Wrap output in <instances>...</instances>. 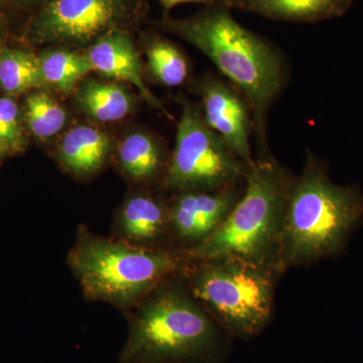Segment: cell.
<instances>
[{
    "label": "cell",
    "mask_w": 363,
    "mask_h": 363,
    "mask_svg": "<svg viewBox=\"0 0 363 363\" xmlns=\"http://www.w3.org/2000/svg\"><path fill=\"white\" fill-rule=\"evenodd\" d=\"M145 54L150 74L160 84L178 87L187 80L188 60L171 40L152 33L145 45Z\"/></svg>",
    "instance_id": "19"
},
{
    "label": "cell",
    "mask_w": 363,
    "mask_h": 363,
    "mask_svg": "<svg viewBox=\"0 0 363 363\" xmlns=\"http://www.w3.org/2000/svg\"><path fill=\"white\" fill-rule=\"evenodd\" d=\"M121 363H221L230 336L180 274L162 281L128 314Z\"/></svg>",
    "instance_id": "2"
},
{
    "label": "cell",
    "mask_w": 363,
    "mask_h": 363,
    "mask_svg": "<svg viewBox=\"0 0 363 363\" xmlns=\"http://www.w3.org/2000/svg\"><path fill=\"white\" fill-rule=\"evenodd\" d=\"M7 23H0V49L2 48V42L6 37Z\"/></svg>",
    "instance_id": "25"
},
{
    "label": "cell",
    "mask_w": 363,
    "mask_h": 363,
    "mask_svg": "<svg viewBox=\"0 0 363 363\" xmlns=\"http://www.w3.org/2000/svg\"><path fill=\"white\" fill-rule=\"evenodd\" d=\"M9 11L0 6V23H9Z\"/></svg>",
    "instance_id": "24"
},
{
    "label": "cell",
    "mask_w": 363,
    "mask_h": 363,
    "mask_svg": "<svg viewBox=\"0 0 363 363\" xmlns=\"http://www.w3.org/2000/svg\"><path fill=\"white\" fill-rule=\"evenodd\" d=\"M215 1L216 0H160L167 13L171 11L172 9H174V7L183 4H203V6H206L214 4Z\"/></svg>",
    "instance_id": "23"
},
{
    "label": "cell",
    "mask_w": 363,
    "mask_h": 363,
    "mask_svg": "<svg viewBox=\"0 0 363 363\" xmlns=\"http://www.w3.org/2000/svg\"><path fill=\"white\" fill-rule=\"evenodd\" d=\"M201 98L203 117L212 130L247 167L252 164L250 138L255 133L252 111L245 96L226 79L208 73L192 86Z\"/></svg>",
    "instance_id": "10"
},
{
    "label": "cell",
    "mask_w": 363,
    "mask_h": 363,
    "mask_svg": "<svg viewBox=\"0 0 363 363\" xmlns=\"http://www.w3.org/2000/svg\"><path fill=\"white\" fill-rule=\"evenodd\" d=\"M25 119L28 130L35 138L47 140L63 130L67 112L51 95L37 91L26 97Z\"/></svg>",
    "instance_id": "20"
},
{
    "label": "cell",
    "mask_w": 363,
    "mask_h": 363,
    "mask_svg": "<svg viewBox=\"0 0 363 363\" xmlns=\"http://www.w3.org/2000/svg\"><path fill=\"white\" fill-rule=\"evenodd\" d=\"M80 108L100 123H114L128 116L133 107L130 93L116 83L86 81L76 94Z\"/></svg>",
    "instance_id": "16"
},
{
    "label": "cell",
    "mask_w": 363,
    "mask_h": 363,
    "mask_svg": "<svg viewBox=\"0 0 363 363\" xmlns=\"http://www.w3.org/2000/svg\"><path fill=\"white\" fill-rule=\"evenodd\" d=\"M220 0L183 18L164 16L160 30L194 45L224 79L247 99L252 111L259 157H269V114L286 83V67L281 52L264 38L234 18Z\"/></svg>",
    "instance_id": "1"
},
{
    "label": "cell",
    "mask_w": 363,
    "mask_h": 363,
    "mask_svg": "<svg viewBox=\"0 0 363 363\" xmlns=\"http://www.w3.org/2000/svg\"><path fill=\"white\" fill-rule=\"evenodd\" d=\"M39 58L45 85L56 88L63 94L75 89L81 79L94 71L86 55L69 47L55 45L43 52Z\"/></svg>",
    "instance_id": "18"
},
{
    "label": "cell",
    "mask_w": 363,
    "mask_h": 363,
    "mask_svg": "<svg viewBox=\"0 0 363 363\" xmlns=\"http://www.w3.org/2000/svg\"><path fill=\"white\" fill-rule=\"evenodd\" d=\"M169 159L162 143L143 131L126 135L116 150L119 171L128 181L140 187H149L156 183L161 186Z\"/></svg>",
    "instance_id": "14"
},
{
    "label": "cell",
    "mask_w": 363,
    "mask_h": 363,
    "mask_svg": "<svg viewBox=\"0 0 363 363\" xmlns=\"http://www.w3.org/2000/svg\"><path fill=\"white\" fill-rule=\"evenodd\" d=\"M190 260L180 250L133 247L81 224L67 264L86 301L128 314L162 281L183 272Z\"/></svg>",
    "instance_id": "5"
},
{
    "label": "cell",
    "mask_w": 363,
    "mask_h": 363,
    "mask_svg": "<svg viewBox=\"0 0 363 363\" xmlns=\"http://www.w3.org/2000/svg\"><path fill=\"white\" fill-rule=\"evenodd\" d=\"M45 86L40 58L28 49H0V89L9 96Z\"/></svg>",
    "instance_id": "17"
},
{
    "label": "cell",
    "mask_w": 363,
    "mask_h": 363,
    "mask_svg": "<svg viewBox=\"0 0 363 363\" xmlns=\"http://www.w3.org/2000/svg\"><path fill=\"white\" fill-rule=\"evenodd\" d=\"M145 0H49L33 13L25 30L35 45L82 47L114 32H131L147 14Z\"/></svg>",
    "instance_id": "8"
},
{
    "label": "cell",
    "mask_w": 363,
    "mask_h": 363,
    "mask_svg": "<svg viewBox=\"0 0 363 363\" xmlns=\"http://www.w3.org/2000/svg\"><path fill=\"white\" fill-rule=\"evenodd\" d=\"M7 152H9V150L6 149V147H4V145H2L1 143H0V160L2 159V157H4V156H6V155L7 154Z\"/></svg>",
    "instance_id": "26"
},
{
    "label": "cell",
    "mask_w": 363,
    "mask_h": 363,
    "mask_svg": "<svg viewBox=\"0 0 363 363\" xmlns=\"http://www.w3.org/2000/svg\"><path fill=\"white\" fill-rule=\"evenodd\" d=\"M49 0H0V6L6 11H35L45 6Z\"/></svg>",
    "instance_id": "22"
},
{
    "label": "cell",
    "mask_w": 363,
    "mask_h": 363,
    "mask_svg": "<svg viewBox=\"0 0 363 363\" xmlns=\"http://www.w3.org/2000/svg\"><path fill=\"white\" fill-rule=\"evenodd\" d=\"M0 143L9 152L21 150L25 145L20 109L16 100L11 97L0 98Z\"/></svg>",
    "instance_id": "21"
},
{
    "label": "cell",
    "mask_w": 363,
    "mask_h": 363,
    "mask_svg": "<svg viewBox=\"0 0 363 363\" xmlns=\"http://www.w3.org/2000/svg\"><path fill=\"white\" fill-rule=\"evenodd\" d=\"M363 195L357 187L336 185L324 162L311 152L289 193L281 262L289 267L309 266L335 255L362 220Z\"/></svg>",
    "instance_id": "4"
},
{
    "label": "cell",
    "mask_w": 363,
    "mask_h": 363,
    "mask_svg": "<svg viewBox=\"0 0 363 363\" xmlns=\"http://www.w3.org/2000/svg\"><path fill=\"white\" fill-rule=\"evenodd\" d=\"M231 11L269 20L312 23L341 18L357 0H220Z\"/></svg>",
    "instance_id": "13"
},
{
    "label": "cell",
    "mask_w": 363,
    "mask_h": 363,
    "mask_svg": "<svg viewBox=\"0 0 363 363\" xmlns=\"http://www.w3.org/2000/svg\"><path fill=\"white\" fill-rule=\"evenodd\" d=\"M175 147L161 183L167 192L217 190L245 182L247 166L208 126L201 111L181 99Z\"/></svg>",
    "instance_id": "7"
},
{
    "label": "cell",
    "mask_w": 363,
    "mask_h": 363,
    "mask_svg": "<svg viewBox=\"0 0 363 363\" xmlns=\"http://www.w3.org/2000/svg\"><path fill=\"white\" fill-rule=\"evenodd\" d=\"M295 175L272 156L247 167L240 201L216 233L185 252L191 260L238 259L285 272L281 243Z\"/></svg>",
    "instance_id": "3"
},
{
    "label": "cell",
    "mask_w": 363,
    "mask_h": 363,
    "mask_svg": "<svg viewBox=\"0 0 363 363\" xmlns=\"http://www.w3.org/2000/svg\"><path fill=\"white\" fill-rule=\"evenodd\" d=\"M147 188L126 196L114 216L111 236L136 247L174 250L169 241V200Z\"/></svg>",
    "instance_id": "11"
},
{
    "label": "cell",
    "mask_w": 363,
    "mask_h": 363,
    "mask_svg": "<svg viewBox=\"0 0 363 363\" xmlns=\"http://www.w3.org/2000/svg\"><path fill=\"white\" fill-rule=\"evenodd\" d=\"M111 140L104 131L81 124L60 140L57 159L62 168L77 178L96 175L108 161Z\"/></svg>",
    "instance_id": "15"
},
{
    "label": "cell",
    "mask_w": 363,
    "mask_h": 363,
    "mask_svg": "<svg viewBox=\"0 0 363 363\" xmlns=\"http://www.w3.org/2000/svg\"><path fill=\"white\" fill-rule=\"evenodd\" d=\"M243 190L245 182L217 190L174 193L169 200L171 247L185 252L207 240L226 220Z\"/></svg>",
    "instance_id": "9"
},
{
    "label": "cell",
    "mask_w": 363,
    "mask_h": 363,
    "mask_svg": "<svg viewBox=\"0 0 363 363\" xmlns=\"http://www.w3.org/2000/svg\"><path fill=\"white\" fill-rule=\"evenodd\" d=\"M181 274L230 338H255L271 320L281 272L247 260L222 259L190 260Z\"/></svg>",
    "instance_id": "6"
},
{
    "label": "cell",
    "mask_w": 363,
    "mask_h": 363,
    "mask_svg": "<svg viewBox=\"0 0 363 363\" xmlns=\"http://www.w3.org/2000/svg\"><path fill=\"white\" fill-rule=\"evenodd\" d=\"M85 55L93 70L99 72L106 77L135 86L150 107L160 109L162 113L171 117L162 102L145 85L140 57L130 32L119 30L105 35L88 47Z\"/></svg>",
    "instance_id": "12"
}]
</instances>
